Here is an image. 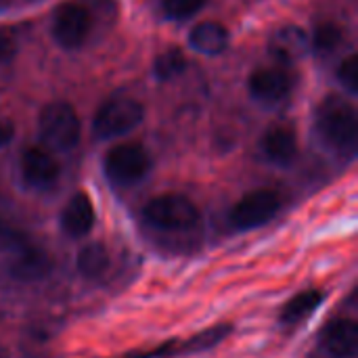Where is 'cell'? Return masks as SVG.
<instances>
[{
    "instance_id": "cell-19",
    "label": "cell",
    "mask_w": 358,
    "mask_h": 358,
    "mask_svg": "<svg viewBox=\"0 0 358 358\" xmlns=\"http://www.w3.org/2000/svg\"><path fill=\"white\" fill-rule=\"evenodd\" d=\"M344 38V31L336 23H321L315 29V48L319 52H334Z\"/></svg>"
},
{
    "instance_id": "cell-12",
    "label": "cell",
    "mask_w": 358,
    "mask_h": 358,
    "mask_svg": "<svg viewBox=\"0 0 358 358\" xmlns=\"http://www.w3.org/2000/svg\"><path fill=\"white\" fill-rule=\"evenodd\" d=\"M94 227V208L92 201L86 193H76L63 214H61V229L69 235V237H84L90 233V229Z\"/></svg>"
},
{
    "instance_id": "cell-5",
    "label": "cell",
    "mask_w": 358,
    "mask_h": 358,
    "mask_svg": "<svg viewBox=\"0 0 358 358\" xmlns=\"http://www.w3.org/2000/svg\"><path fill=\"white\" fill-rule=\"evenodd\" d=\"M105 176L120 187H130L147 176L151 170V157L145 147L136 143H124L113 147L103 162Z\"/></svg>"
},
{
    "instance_id": "cell-7",
    "label": "cell",
    "mask_w": 358,
    "mask_h": 358,
    "mask_svg": "<svg viewBox=\"0 0 358 358\" xmlns=\"http://www.w3.org/2000/svg\"><path fill=\"white\" fill-rule=\"evenodd\" d=\"M90 13L80 2H63L52 15V38L59 46L71 50L86 42L90 34Z\"/></svg>"
},
{
    "instance_id": "cell-14",
    "label": "cell",
    "mask_w": 358,
    "mask_h": 358,
    "mask_svg": "<svg viewBox=\"0 0 358 358\" xmlns=\"http://www.w3.org/2000/svg\"><path fill=\"white\" fill-rule=\"evenodd\" d=\"M52 271V260L46 252L29 245L23 252L15 254L10 262V275L19 281H38Z\"/></svg>"
},
{
    "instance_id": "cell-21",
    "label": "cell",
    "mask_w": 358,
    "mask_h": 358,
    "mask_svg": "<svg viewBox=\"0 0 358 358\" xmlns=\"http://www.w3.org/2000/svg\"><path fill=\"white\" fill-rule=\"evenodd\" d=\"M206 0H164V10L170 19H187L203 8Z\"/></svg>"
},
{
    "instance_id": "cell-22",
    "label": "cell",
    "mask_w": 358,
    "mask_h": 358,
    "mask_svg": "<svg viewBox=\"0 0 358 358\" xmlns=\"http://www.w3.org/2000/svg\"><path fill=\"white\" fill-rule=\"evenodd\" d=\"M338 80L350 90V92H358V57L350 55L348 59H344L338 67Z\"/></svg>"
},
{
    "instance_id": "cell-8",
    "label": "cell",
    "mask_w": 358,
    "mask_h": 358,
    "mask_svg": "<svg viewBox=\"0 0 358 358\" xmlns=\"http://www.w3.org/2000/svg\"><path fill=\"white\" fill-rule=\"evenodd\" d=\"M19 168H21L23 180L34 189L52 187L59 178V172H61L59 162L52 157V153H48L42 147L25 149L21 159H19Z\"/></svg>"
},
{
    "instance_id": "cell-18",
    "label": "cell",
    "mask_w": 358,
    "mask_h": 358,
    "mask_svg": "<svg viewBox=\"0 0 358 358\" xmlns=\"http://www.w3.org/2000/svg\"><path fill=\"white\" fill-rule=\"evenodd\" d=\"M185 67H187V57L178 48H168L153 63V71L159 80H172L178 73H182Z\"/></svg>"
},
{
    "instance_id": "cell-11",
    "label": "cell",
    "mask_w": 358,
    "mask_h": 358,
    "mask_svg": "<svg viewBox=\"0 0 358 358\" xmlns=\"http://www.w3.org/2000/svg\"><path fill=\"white\" fill-rule=\"evenodd\" d=\"M292 88V78L287 71L279 67H262L256 69L250 78V92L254 99L262 103H279L287 96Z\"/></svg>"
},
{
    "instance_id": "cell-15",
    "label": "cell",
    "mask_w": 358,
    "mask_h": 358,
    "mask_svg": "<svg viewBox=\"0 0 358 358\" xmlns=\"http://www.w3.org/2000/svg\"><path fill=\"white\" fill-rule=\"evenodd\" d=\"M189 44L199 55H220L229 46V31L218 21H201L191 29Z\"/></svg>"
},
{
    "instance_id": "cell-23",
    "label": "cell",
    "mask_w": 358,
    "mask_h": 358,
    "mask_svg": "<svg viewBox=\"0 0 358 358\" xmlns=\"http://www.w3.org/2000/svg\"><path fill=\"white\" fill-rule=\"evenodd\" d=\"M13 50H15V42H13V38H10L6 31H0V63H2V61H6V59L13 55Z\"/></svg>"
},
{
    "instance_id": "cell-20",
    "label": "cell",
    "mask_w": 358,
    "mask_h": 358,
    "mask_svg": "<svg viewBox=\"0 0 358 358\" xmlns=\"http://www.w3.org/2000/svg\"><path fill=\"white\" fill-rule=\"evenodd\" d=\"M31 243L27 241V237L21 233V231H17V229H13V227H8V224H4V222H0V250L2 252H8V254H19V252H23L25 248H29Z\"/></svg>"
},
{
    "instance_id": "cell-3",
    "label": "cell",
    "mask_w": 358,
    "mask_h": 358,
    "mask_svg": "<svg viewBox=\"0 0 358 358\" xmlns=\"http://www.w3.org/2000/svg\"><path fill=\"white\" fill-rule=\"evenodd\" d=\"M145 220L162 231H189L199 222L197 206L185 195H159L143 210Z\"/></svg>"
},
{
    "instance_id": "cell-9",
    "label": "cell",
    "mask_w": 358,
    "mask_h": 358,
    "mask_svg": "<svg viewBox=\"0 0 358 358\" xmlns=\"http://www.w3.org/2000/svg\"><path fill=\"white\" fill-rule=\"evenodd\" d=\"M321 346L334 358H355L358 352V325L352 319L331 321L321 334Z\"/></svg>"
},
{
    "instance_id": "cell-17",
    "label": "cell",
    "mask_w": 358,
    "mask_h": 358,
    "mask_svg": "<svg viewBox=\"0 0 358 358\" xmlns=\"http://www.w3.org/2000/svg\"><path fill=\"white\" fill-rule=\"evenodd\" d=\"M107 266H109V254L103 243H90L78 256V268L88 279L101 277L107 271Z\"/></svg>"
},
{
    "instance_id": "cell-24",
    "label": "cell",
    "mask_w": 358,
    "mask_h": 358,
    "mask_svg": "<svg viewBox=\"0 0 358 358\" xmlns=\"http://www.w3.org/2000/svg\"><path fill=\"white\" fill-rule=\"evenodd\" d=\"M13 134H15L13 124H10L8 120H2V117H0V147L8 145L10 138H13Z\"/></svg>"
},
{
    "instance_id": "cell-4",
    "label": "cell",
    "mask_w": 358,
    "mask_h": 358,
    "mask_svg": "<svg viewBox=\"0 0 358 358\" xmlns=\"http://www.w3.org/2000/svg\"><path fill=\"white\" fill-rule=\"evenodd\" d=\"M145 117V109L136 99H113L107 101L94 115L92 132L96 138H115L134 130Z\"/></svg>"
},
{
    "instance_id": "cell-1",
    "label": "cell",
    "mask_w": 358,
    "mask_h": 358,
    "mask_svg": "<svg viewBox=\"0 0 358 358\" xmlns=\"http://www.w3.org/2000/svg\"><path fill=\"white\" fill-rule=\"evenodd\" d=\"M317 130L334 151L352 155L358 138L357 111L352 103L336 94L323 99L317 109Z\"/></svg>"
},
{
    "instance_id": "cell-10",
    "label": "cell",
    "mask_w": 358,
    "mask_h": 358,
    "mask_svg": "<svg viewBox=\"0 0 358 358\" xmlns=\"http://www.w3.org/2000/svg\"><path fill=\"white\" fill-rule=\"evenodd\" d=\"M308 48H310L308 34L298 25H283V27L275 29L271 36V42H268L271 55L281 63L300 61L308 52Z\"/></svg>"
},
{
    "instance_id": "cell-6",
    "label": "cell",
    "mask_w": 358,
    "mask_h": 358,
    "mask_svg": "<svg viewBox=\"0 0 358 358\" xmlns=\"http://www.w3.org/2000/svg\"><path fill=\"white\" fill-rule=\"evenodd\" d=\"M281 210V197L273 189H258L243 195L231 210V224L239 231H252L271 222Z\"/></svg>"
},
{
    "instance_id": "cell-13",
    "label": "cell",
    "mask_w": 358,
    "mask_h": 358,
    "mask_svg": "<svg viewBox=\"0 0 358 358\" xmlns=\"http://www.w3.org/2000/svg\"><path fill=\"white\" fill-rule=\"evenodd\" d=\"M264 155L277 166H289L298 155V138L289 126H273L262 138Z\"/></svg>"
},
{
    "instance_id": "cell-2",
    "label": "cell",
    "mask_w": 358,
    "mask_h": 358,
    "mask_svg": "<svg viewBox=\"0 0 358 358\" xmlns=\"http://www.w3.org/2000/svg\"><path fill=\"white\" fill-rule=\"evenodd\" d=\"M40 138L52 151H71L82 136V124L76 109L69 103L52 101L42 107L38 115Z\"/></svg>"
},
{
    "instance_id": "cell-16",
    "label": "cell",
    "mask_w": 358,
    "mask_h": 358,
    "mask_svg": "<svg viewBox=\"0 0 358 358\" xmlns=\"http://www.w3.org/2000/svg\"><path fill=\"white\" fill-rule=\"evenodd\" d=\"M323 292L319 289H308V292H302L298 294L296 298H292L285 306H283V313H281V321L285 325H298L302 323L304 319H308L323 302Z\"/></svg>"
}]
</instances>
